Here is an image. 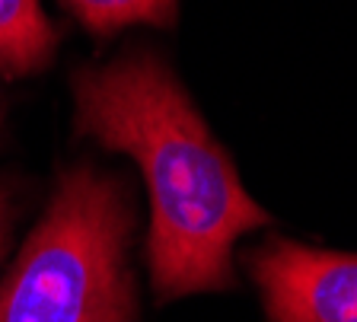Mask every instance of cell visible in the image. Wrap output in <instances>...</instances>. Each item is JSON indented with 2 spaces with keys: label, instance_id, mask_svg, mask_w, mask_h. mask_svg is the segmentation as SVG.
<instances>
[{
  "label": "cell",
  "instance_id": "3",
  "mask_svg": "<svg viewBox=\"0 0 357 322\" xmlns=\"http://www.w3.org/2000/svg\"><path fill=\"white\" fill-rule=\"evenodd\" d=\"M268 322H357V255L326 252L271 236L249 249Z\"/></svg>",
  "mask_w": 357,
  "mask_h": 322
},
{
  "label": "cell",
  "instance_id": "1",
  "mask_svg": "<svg viewBox=\"0 0 357 322\" xmlns=\"http://www.w3.org/2000/svg\"><path fill=\"white\" fill-rule=\"evenodd\" d=\"M70 83L77 135L141 166L150 195L147 265L160 300L236 284L233 243L271 217L245 195L169 64L150 48H128L102 68L74 70Z\"/></svg>",
  "mask_w": 357,
  "mask_h": 322
},
{
  "label": "cell",
  "instance_id": "6",
  "mask_svg": "<svg viewBox=\"0 0 357 322\" xmlns=\"http://www.w3.org/2000/svg\"><path fill=\"white\" fill-rule=\"evenodd\" d=\"M13 217H16V198H13V188L0 182V255H3V249H7L10 230H13Z\"/></svg>",
  "mask_w": 357,
  "mask_h": 322
},
{
  "label": "cell",
  "instance_id": "2",
  "mask_svg": "<svg viewBox=\"0 0 357 322\" xmlns=\"http://www.w3.org/2000/svg\"><path fill=\"white\" fill-rule=\"evenodd\" d=\"M137 227L121 176L74 166L0 284V322H134L128 243Z\"/></svg>",
  "mask_w": 357,
  "mask_h": 322
},
{
  "label": "cell",
  "instance_id": "7",
  "mask_svg": "<svg viewBox=\"0 0 357 322\" xmlns=\"http://www.w3.org/2000/svg\"><path fill=\"white\" fill-rule=\"evenodd\" d=\"M0 118H3V112H0Z\"/></svg>",
  "mask_w": 357,
  "mask_h": 322
},
{
  "label": "cell",
  "instance_id": "4",
  "mask_svg": "<svg viewBox=\"0 0 357 322\" xmlns=\"http://www.w3.org/2000/svg\"><path fill=\"white\" fill-rule=\"evenodd\" d=\"M54 48L58 29L45 16L42 0H0V74H38Z\"/></svg>",
  "mask_w": 357,
  "mask_h": 322
},
{
  "label": "cell",
  "instance_id": "5",
  "mask_svg": "<svg viewBox=\"0 0 357 322\" xmlns=\"http://www.w3.org/2000/svg\"><path fill=\"white\" fill-rule=\"evenodd\" d=\"M61 3L74 20H80L86 32L109 38L134 23L172 26L178 0H61Z\"/></svg>",
  "mask_w": 357,
  "mask_h": 322
}]
</instances>
